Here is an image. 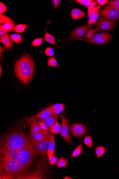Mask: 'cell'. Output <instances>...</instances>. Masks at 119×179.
I'll list each match as a JSON object with an SVG mask.
<instances>
[{"label": "cell", "instance_id": "obj_1", "mask_svg": "<svg viewBox=\"0 0 119 179\" xmlns=\"http://www.w3.org/2000/svg\"><path fill=\"white\" fill-rule=\"evenodd\" d=\"M15 75L22 83L24 84L30 82L34 71V64L30 55L22 56L16 61L14 66Z\"/></svg>", "mask_w": 119, "mask_h": 179}, {"label": "cell", "instance_id": "obj_38", "mask_svg": "<svg viewBox=\"0 0 119 179\" xmlns=\"http://www.w3.org/2000/svg\"><path fill=\"white\" fill-rule=\"evenodd\" d=\"M43 41V38H37L34 40L31 43L32 46L33 47H38L42 44Z\"/></svg>", "mask_w": 119, "mask_h": 179}, {"label": "cell", "instance_id": "obj_37", "mask_svg": "<svg viewBox=\"0 0 119 179\" xmlns=\"http://www.w3.org/2000/svg\"><path fill=\"white\" fill-rule=\"evenodd\" d=\"M49 66L55 67L58 66V63L54 57L50 58L48 61Z\"/></svg>", "mask_w": 119, "mask_h": 179}, {"label": "cell", "instance_id": "obj_36", "mask_svg": "<svg viewBox=\"0 0 119 179\" xmlns=\"http://www.w3.org/2000/svg\"><path fill=\"white\" fill-rule=\"evenodd\" d=\"M84 142L87 146L90 148H92L93 144L92 139L90 136H87L85 137Z\"/></svg>", "mask_w": 119, "mask_h": 179}, {"label": "cell", "instance_id": "obj_35", "mask_svg": "<svg viewBox=\"0 0 119 179\" xmlns=\"http://www.w3.org/2000/svg\"><path fill=\"white\" fill-rule=\"evenodd\" d=\"M108 5L115 8L119 10V0H114L108 2Z\"/></svg>", "mask_w": 119, "mask_h": 179}, {"label": "cell", "instance_id": "obj_29", "mask_svg": "<svg viewBox=\"0 0 119 179\" xmlns=\"http://www.w3.org/2000/svg\"><path fill=\"white\" fill-rule=\"evenodd\" d=\"M82 145H79L77 148L73 151L71 158H74L79 156L82 153Z\"/></svg>", "mask_w": 119, "mask_h": 179}, {"label": "cell", "instance_id": "obj_7", "mask_svg": "<svg viewBox=\"0 0 119 179\" xmlns=\"http://www.w3.org/2000/svg\"><path fill=\"white\" fill-rule=\"evenodd\" d=\"M101 14L107 20L114 21L119 18V10L107 5L101 11Z\"/></svg>", "mask_w": 119, "mask_h": 179}, {"label": "cell", "instance_id": "obj_27", "mask_svg": "<svg viewBox=\"0 0 119 179\" xmlns=\"http://www.w3.org/2000/svg\"><path fill=\"white\" fill-rule=\"evenodd\" d=\"M67 161H68L66 158H63L62 157H60L57 163V166L58 168L66 167L68 164Z\"/></svg>", "mask_w": 119, "mask_h": 179}, {"label": "cell", "instance_id": "obj_31", "mask_svg": "<svg viewBox=\"0 0 119 179\" xmlns=\"http://www.w3.org/2000/svg\"><path fill=\"white\" fill-rule=\"evenodd\" d=\"M100 8V6L99 5L98 7L93 8V19L94 24L96 22L98 19L99 14L98 8Z\"/></svg>", "mask_w": 119, "mask_h": 179}, {"label": "cell", "instance_id": "obj_30", "mask_svg": "<svg viewBox=\"0 0 119 179\" xmlns=\"http://www.w3.org/2000/svg\"><path fill=\"white\" fill-rule=\"evenodd\" d=\"M93 7H88V21L87 25H91L94 24L93 19Z\"/></svg>", "mask_w": 119, "mask_h": 179}, {"label": "cell", "instance_id": "obj_9", "mask_svg": "<svg viewBox=\"0 0 119 179\" xmlns=\"http://www.w3.org/2000/svg\"><path fill=\"white\" fill-rule=\"evenodd\" d=\"M93 25H84L77 28L72 32L70 37L68 38V41L81 38V37L84 36L85 34L86 33L88 30Z\"/></svg>", "mask_w": 119, "mask_h": 179}, {"label": "cell", "instance_id": "obj_4", "mask_svg": "<svg viewBox=\"0 0 119 179\" xmlns=\"http://www.w3.org/2000/svg\"><path fill=\"white\" fill-rule=\"evenodd\" d=\"M35 149L33 144L18 151L17 161L25 169L29 166L34 155Z\"/></svg>", "mask_w": 119, "mask_h": 179}, {"label": "cell", "instance_id": "obj_6", "mask_svg": "<svg viewBox=\"0 0 119 179\" xmlns=\"http://www.w3.org/2000/svg\"><path fill=\"white\" fill-rule=\"evenodd\" d=\"M29 135L31 140L34 145L35 150L34 155L41 154L42 156H45L48 148L49 135L46 140L42 142H39L35 140L30 134H29Z\"/></svg>", "mask_w": 119, "mask_h": 179}, {"label": "cell", "instance_id": "obj_24", "mask_svg": "<svg viewBox=\"0 0 119 179\" xmlns=\"http://www.w3.org/2000/svg\"><path fill=\"white\" fill-rule=\"evenodd\" d=\"M14 23H8L4 24L3 25H1L0 28L3 29L6 32H10L14 29Z\"/></svg>", "mask_w": 119, "mask_h": 179}, {"label": "cell", "instance_id": "obj_19", "mask_svg": "<svg viewBox=\"0 0 119 179\" xmlns=\"http://www.w3.org/2000/svg\"><path fill=\"white\" fill-rule=\"evenodd\" d=\"M77 2L84 5L87 7H98L99 5H98L97 2L92 0H77Z\"/></svg>", "mask_w": 119, "mask_h": 179}, {"label": "cell", "instance_id": "obj_26", "mask_svg": "<svg viewBox=\"0 0 119 179\" xmlns=\"http://www.w3.org/2000/svg\"><path fill=\"white\" fill-rule=\"evenodd\" d=\"M28 25H19L16 26L14 29L13 31L15 33H22L24 32Z\"/></svg>", "mask_w": 119, "mask_h": 179}, {"label": "cell", "instance_id": "obj_46", "mask_svg": "<svg viewBox=\"0 0 119 179\" xmlns=\"http://www.w3.org/2000/svg\"><path fill=\"white\" fill-rule=\"evenodd\" d=\"M64 179H72L70 177H65Z\"/></svg>", "mask_w": 119, "mask_h": 179}, {"label": "cell", "instance_id": "obj_2", "mask_svg": "<svg viewBox=\"0 0 119 179\" xmlns=\"http://www.w3.org/2000/svg\"><path fill=\"white\" fill-rule=\"evenodd\" d=\"M32 144L25 134L15 132L5 137L3 141L2 147L19 151L31 146Z\"/></svg>", "mask_w": 119, "mask_h": 179}, {"label": "cell", "instance_id": "obj_20", "mask_svg": "<svg viewBox=\"0 0 119 179\" xmlns=\"http://www.w3.org/2000/svg\"><path fill=\"white\" fill-rule=\"evenodd\" d=\"M50 22H49L47 23L46 28L45 29L44 37L45 40L47 42L55 46V47H59L57 46L55 43V37L53 35L50 34L47 31V26L48 25V24Z\"/></svg>", "mask_w": 119, "mask_h": 179}, {"label": "cell", "instance_id": "obj_40", "mask_svg": "<svg viewBox=\"0 0 119 179\" xmlns=\"http://www.w3.org/2000/svg\"><path fill=\"white\" fill-rule=\"evenodd\" d=\"M49 162L50 164L52 165L56 164L58 162V158L54 155L50 160H49Z\"/></svg>", "mask_w": 119, "mask_h": 179}, {"label": "cell", "instance_id": "obj_14", "mask_svg": "<svg viewBox=\"0 0 119 179\" xmlns=\"http://www.w3.org/2000/svg\"><path fill=\"white\" fill-rule=\"evenodd\" d=\"M49 143L48 149L47 151V154L48 156L49 160L52 158L54 155L55 150V142L54 137L50 131L49 133Z\"/></svg>", "mask_w": 119, "mask_h": 179}, {"label": "cell", "instance_id": "obj_34", "mask_svg": "<svg viewBox=\"0 0 119 179\" xmlns=\"http://www.w3.org/2000/svg\"><path fill=\"white\" fill-rule=\"evenodd\" d=\"M39 124L40 125L41 129V133L44 135H47L48 132V128L43 123L42 121H39Z\"/></svg>", "mask_w": 119, "mask_h": 179}, {"label": "cell", "instance_id": "obj_12", "mask_svg": "<svg viewBox=\"0 0 119 179\" xmlns=\"http://www.w3.org/2000/svg\"><path fill=\"white\" fill-rule=\"evenodd\" d=\"M95 26L105 31H112L115 27V21L107 20L104 18H100Z\"/></svg>", "mask_w": 119, "mask_h": 179}, {"label": "cell", "instance_id": "obj_5", "mask_svg": "<svg viewBox=\"0 0 119 179\" xmlns=\"http://www.w3.org/2000/svg\"><path fill=\"white\" fill-rule=\"evenodd\" d=\"M112 38L111 35L106 32L103 31L101 33H97L92 39H84L81 38L77 40L94 44L102 45L109 42Z\"/></svg>", "mask_w": 119, "mask_h": 179}, {"label": "cell", "instance_id": "obj_43", "mask_svg": "<svg viewBox=\"0 0 119 179\" xmlns=\"http://www.w3.org/2000/svg\"><path fill=\"white\" fill-rule=\"evenodd\" d=\"M7 35L6 32L3 29L1 28H0V38H1Z\"/></svg>", "mask_w": 119, "mask_h": 179}, {"label": "cell", "instance_id": "obj_21", "mask_svg": "<svg viewBox=\"0 0 119 179\" xmlns=\"http://www.w3.org/2000/svg\"><path fill=\"white\" fill-rule=\"evenodd\" d=\"M32 136L34 138L35 140L39 142H42L46 140L47 137L49 136V134L44 135L41 133H37V134H35L32 132L30 131V133Z\"/></svg>", "mask_w": 119, "mask_h": 179}, {"label": "cell", "instance_id": "obj_41", "mask_svg": "<svg viewBox=\"0 0 119 179\" xmlns=\"http://www.w3.org/2000/svg\"><path fill=\"white\" fill-rule=\"evenodd\" d=\"M7 11V8L5 5H4L2 3H0V13L1 14H2Z\"/></svg>", "mask_w": 119, "mask_h": 179}, {"label": "cell", "instance_id": "obj_25", "mask_svg": "<svg viewBox=\"0 0 119 179\" xmlns=\"http://www.w3.org/2000/svg\"><path fill=\"white\" fill-rule=\"evenodd\" d=\"M50 132L52 134H60L61 131V127L59 123L57 122L50 129Z\"/></svg>", "mask_w": 119, "mask_h": 179}, {"label": "cell", "instance_id": "obj_8", "mask_svg": "<svg viewBox=\"0 0 119 179\" xmlns=\"http://www.w3.org/2000/svg\"><path fill=\"white\" fill-rule=\"evenodd\" d=\"M60 118L62 120L61 124V131L60 135L64 140L70 144H72V141L71 140L69 136L68 124L69 121L66 118L64 115H60Z\"/></svg>", "mask_w": 119, "mask_h": 179}, {"label": "cell", "instance_id": "obj_13", "mask_svg": "<svg viewBox=\"0 0 119 179\" xmlns=\"http://www.w3.org/2000/svg\"><path fill=\"white\" fill-rule=\"evenodd\" d=\"M35 118L31 117L26 119V121L28 125L30 131L35 134L41 133V129L39 122H37Z\"/></svg>", "mask_w": 119, "mask_h": 179}, {"label": "cell", "instance_id": "obj_42", "mask_svg": "<svg viewBox=\"0 0 119 179\" xmlns=\"http://www.w3.org/2000/svg\"><path fill=\"white\" fill-rule=\"evenodd\" d=\"M60 1H61L60 0H53V5H54L55 9H57Z\"/></svg>", "mask_w": 119, "mask_h": 179}, {"label": "cell", "instance_id": "obj_33", "mask_svg": "<svg viewBox=\"0 0 119 179\" xmlns=\"http://www.w3.org/2000/svg\"><path fill=\"white\" fill-rule=\"evenodd\" d=\"M11 38L13 41L17 43H20L22 41V37L21 35L13 33L11 36Z\"/></svg>", "mask_w": 119, "mask_h": 179}, {"label": "cell", "instance_id": "obj_15", "mask_svg": "<svg viewBox=\"0 0 119 179\" xmlns=\"http://www.w3.org/2000/svg\"><path fill=\"white\" fill-rule=\"evenodd\" d=\"M52 115H53V113L52 109L51 106L47 107V108L37 113L35 116V119L36 120L38 118L41 119H44Z\"/></svg>", "mask_w": 119, "mask_h": 179}, {"label": "cell", "instance_id": "obj_17", "mask_svg": "<svg viewBox=\"0 0 119 179\" xmlns=\"http://www.w3.org/2000/svg\"><path fill=\"white\" fill-rule=\"evenodd\" d=\"M11 39L8 34L1 38V41L5 45V50L11 49L12 47L13 44Z\"/></svg>", "mask_w": 119, "mask_h": 179}, {"label": "cell", "instance_id": "obj_11", "mask_svg": "<svg viewBox=\"0 0 119 179\" xmlns=\"http://www.w3.org/2000/svg\"><path fill=\"white\" fill-rule=\"evenodd\" d=\"M70 131L71 134L75 137L82 136L88 132L86 127L80 123H76L71 125Z\"/></svg>", "mask_w": 119, "mask_h": 179}, {"label": "cell", "instance_id": "obj_23", "mask_svg": "<svg viewBox=\"0 0 119 179\" xmlns=\"http://www.w3.org/2000/svg\"><path fill=\"white\" fill-rule=\"evenodd\" d=\"M52 108L53 115H57L62 112L65 108V105L62 104H56L51 106Z\"/></svg>", "mask_w": 119, "mask_h": 179}, {"label": "cell", "instance_id": "obj_44", "mask_svg": "<svg viewBox=\"0 0 119 179\" xmlns=\"http://www.w3.org/2000/svg\"><path fill=\"white\" fill-rule=\"evenodd\" d=\"M99 5L104 6L108 2V0H97L96 1Z\"/></svg>", "mask_w": 119, "mask_h": 179}, {"label": "cell", "instance_id": "obj_47", "mask_svg": "<svg viewBox=\"0 0 119 179\" xmlns=\"http://www.w3.org/2000/svg\"><path fill=\"white\" fill-rule=\"evenodd\" d=\"M0 68H1V73H2V67H1H1H0Z\"/></svg>", "mask_w": 119, "mask_h": 179}, {"label": "cell", "instance_id": "obj_39", "mask_svg": "<svg viewBox=\"0 0 119 179\" xmlns=\"http://www.w3.org/2000/svg\"><path fill=\"white\" fill-rule=\"evenodd\" d=\"M45 53L47 56L53 57L54 55V51L51 47H47L46 49Z\"/></svg>", "mask_w": 119, "mask_h": 179}, {"label": "cell", "instance_id": "obj_3", "mask_svg": "<svg viewBox=\"0 0 119 179\" xmlns=\"http://www.w3.org/2000/svg\"><path fill=\"white\" fill-rule=\"evenodd\" d=\"M17 160L1 159V174L5 176H14L20 174L25 170Z\"/></svg>", "mask_w": 119, "mask_h": 179}, {"label": "cell", "instance_id": "obj_28", "mask_svg": "<svg viewBox=\"0 0 119 179\" xmlns=\"http://www.w3.org/2000/svg\"><path fill=\"white\" fill-rule=\"evenodd\" d=\"M106 149L103 146L98 147L96 149L95 153L97 155V157L98 158H100L101 157L104 155L106 152Z\"/></svg>", "mask_w": 119, "mask_h": 179}, {"label": "cell", "instance_id": "obj_18", "mask_svg": "<svg viewBox=\"0 0 119 179\" xmlns=\"http://www.w3.org/2000/svg\"><path fill=\"white\" fill-rule=\"evenodd\" d=\"M71 15L73 19H79L84 18L85 16V13L80 9L75 8L71 11Z\"/></svg>", "mask_w": 119, "mask_h": 179}, {"label": "cell", "instance_id": "obj_10", "mask_svg": "<svg viewBox=\"0 0 119 179\" xmlns=\"http://www.w3.org/2000/svg\"><path fill=\"white\" fill-rule=\"evenodd\" d=\"M18 151L1 147V159L17 160Z\"/></svg>", "mask_w": 119, "mask_h": 179}, {"label": "cell", "instance_id": "obj_22", "mask_svg": "<svg viewBox=\"0 0 119 179\" xmlns=\"http://www.w3.org/2000/svg\"><path fill=\"white\" fill-rule=\"evenodd\" d=\"M100 31V29L98 27L95 28V29L91 28L87 31L84 37L86 38L87 39H92L98 32Z\"/></svg>", "mask_w": 119, "mask_h": 179}, {"label": "cell", "instance_id": "obj_45", "mask_svg": "<svg viewBox=\"0 0 119 179\" xmlns=\"http://www.w3.org/2000/svg\"><path fill=\"white\" fill-rule=\"evenodd\" d=\"M3 49L2 47L1 46V51H0V52L1 53H3Z\"/></svg>", "mask_w": 119, "mask_h": 179}, {"label": "cell", "instance_id": "obj_16", "mask_svg": "<svg viewBox=\"0 0 119 179\" xmlns=\"http://www.w3.org/2000/svg\"><path fill=\"white\" fill-rule=\"evenodd\" d=\"M57 116L56 115H52L41 120L42 122L44 123L46 126L49 129L52 128L55 123L57 122Z\"/></svg>", "mask_w": 119, "mask_h": 179}, {"label": "cell", "instance_id": "obj_32", "mask_svg": "<svg viewBox=\"0 0 119 179\" xmlns=\"http://www.w3.org/2000/svg\"><path fill=\"white\" fill-rule=\"evenodd\" d=\"M0 22L1 24H5L8 23H13L12 19L7 16L1 14L0 15Z\"/></svg>", "mask_w": 119, "mask_h": 179}]
</instances>
